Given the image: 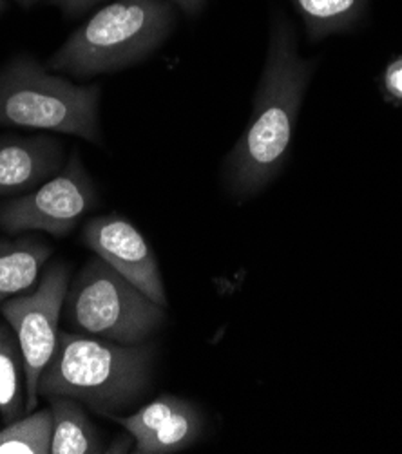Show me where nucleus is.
<instances>
[{"mask_svg": "<svg viewBox=\"0 0 402 454\" xmlns=\"http://www.w3.org/2000/svg\"><path fill=\"white\" fill-rule=\"evenodd\" d=\"M314 69L316 62L299 57L290 22L276 17L250 120L225 160L231 194L250 198L281 172Z\"/></svg>", "mask_w": 402, "mask_h": 454, "instance_id": "obj_1", "label": "nucleus"}, {"mask_svg": "<svg viewBox=\"0 0 402 454\" xmlns=\"http://www.w3.org/2000/svg\"><path fill=\"white\" fill-rule=\"evenodd\" d=\"M153 362V344H118L62 332L40 377L38 396H69L114 420L147 391Z\"/></svg>", "mask_w": 402, "mask_h": 454, "instance_id": "obj_2", "label": "nucleus"}, {"mask_svg": "<svg viewBox=\"0 0 402 454\" xmlns=\"http://www.w3.org/2000/svg\"><path fill=\"white\" fill-rule=\"evenodd\" d=\"M174 22V8L163 0H114L82 24L46 66L78 80L127 69L153 55Z\"/></svg>", "mask_w": 402, "mask_h": 454, "instance_id": "obj_3", "label": "nucleus"}, {"mask_svg": "<svg viewBox=\"0 0 402 454\" xmlns=\"http://www.w3.org/2000/svg\"><path fill=\"white\" fill-rule=\"evenodd\" d=\"M102 89L55 74L29 55L0 67V125L76 136L102 144Z\"/></svg>", "mask_w": 402, "mask_h": 454, "instance_id": "obj_4", "label": "nucleus"}, {"mask_svg": "<svg viewBox=\"0 0 402 454\" xmlns=\"http://www.w3.org/2000/svg\"><path fill=\"white\" fill-rule=\"evenodd\" d=\"M64 317L85 335L118 344H142L163 325L165 308L97 255L80 268L69 285Z\"/></svg>", "mask_w": 402, "mask_h": 454, "instance_id": "obj_5", "label": "nucleus"}, {"mask_svg": "<svg viewBox=\"0 0 402 454\" xmlns=\"http://www.w3.org/2000/svg\"><path fill=\"white\" fill-rule=\"evenodd\" d=\"M69 285V266L59 261L43 271L35 290L0 304V313L15 332L20 348L28 411L38 405L40 377L59 346L60 313Z\"/></svg>", "mask_w": 402, "mask_h": 454, "instance_id": "obj_6", "label": "nucleus"}, {"mask_svg": "<svg viewBox=\"0 0 402 454\" xmlns=\"http://www.w3.org/2000/svg\"><path fill=\"white\" fill-rule=\"evenodd\" d=\"M99 203L97 187L80 154L35 191L0 207V229L8 234L46 232L64 238Z\"/></svg>", "mask_w": 402, "mask_h": 454, "instance_id": "obj_7", "label": "nucleus"}, {"mask_svg": "<svg viewBox=\"0 0 402 454\" xmlns=\"http://www.w3.org/2000/svg\"><path fill=\"white\" fill-rule=\"evenodd\" d=\"M83 243L130 285L162 308L169 306L158 261L142 232L118 214L91 217L82 231Z\"/></svg>", "mask_w": 402, "mask_h": 454, "instance_id": "obj_8", "label": "nucleus"}, {"mask_svg": "<svg viewBox=\"0 0 402 454\" xmlns=\"http://www.w3.org/2000/svg\"><path fill=\"white\" fill-rule=\"evenodd\" d=\"M125 433L134 438L138 454H170L191 447L203 431L198 407L174 395H163L146 403L137 413L116 417Z\"/></svg>", "mask_w": 402, "mask_h": 454, "instance_id": "obj_9", "label": "nucleus"}, {"mask_svg": "<svg viewBox=\"0 0 402 454\" xmlns=\"http://www.w3.org/2000/svg\"><path fill=\"white\" fill-rule=\"evenodd\" d=\"M64 167V145L53 136L0 138V198L24 196Z\"/></svg>", "mask_w": 402, "mask_h": 454, "instance_id": "obj_10", "label": "nucleus"}, {"mask_svg": "<svg viewBox=\"0 0 402 454\" xmlns=\"http://www.w3.org/2000/svg\"><path fill=\"white\" fill-rule=\"evenodd\" d=\"M50 257V245L28 239L0 241V304L29 292Z\"/></svg>", "mask_w": 402, "mask_h": 454, "instance_id": "obj_11", "label": "nucleus"}, {"mask_svg": "<svg viewBox=\"0 0 402 454\" xmlns=\"http://www.w3.org/2000/svg\"><path fill=\"white\" fill-rule=\"evenodd\" d=\"M48 402L53 415L51 454L104 452L100 434L78 400L69 396H50Z\"/></svg>", "mask_w": 402, "mask_h": 454, "instance_id": "obj_12", "label": "nucleus"}, {"mask_svg": "<svg viewBox=\"0 0 402 454\" xmlns=\"http://www.w3.org/2000/svg\"><path fill=\"white\" fill-rule=\"evenodd\" d=\"M311 42L351 29L361 20L368 0H290Z\"/></svg>", "mask_w": 402, "mask_h": 454, "instance_id": "obj_13", "label": "nucleus"}, {"mask_svg": "<svg viewBox=\"0 0 402 454\" xmlns=\"http://www.w3.org/2000/svg\"><path fill=\"white\" fill-rule=\"evenodd\" d=\"M22 355L17 337L0 326V417L6 424L15 422L24 410L26 384Z\"/></svg>", "mask_w": 402, "mask_h": 454, "instance_id": "obj_14", "label": "nucleus"}, {"mask_svg": "<svg viewBox=\"0 0 402 454\" xmlns=\"http://www.w3.org/2000/svg\"><path fill=\"white\" fill-rule=\"evenodd\" d=\"M51 410H38L0 431V454H51Z\"/></svg>", "mask_w": 402, "mask_h": 454, "instance_id": "obj_15", "label": "nucleus"}, {"mask_svg": "<svg viewBox=\"0 0 402 454\" xmlns=\"http://www.w3.org/2000/svg\"><path fill=\"white\" fill-rule=\"evenodd\" d=\"M384 89L395 100H402V59L388 66L384 73Z\"/></svg>", "mask_w": 402, "mask_h": 454, "instance_id": "obj_16", "label": "nucleus"}, {"mask_svg": "<svg viewBox=\"0 0 402 454\" xmlns=\"http://www.w3.org/2000/svg\"><path fill=\"white\" fill-rule=\"evenodd\" d=\"M102 0H50V4L57 6L66 17H78L85 12L99 6Z\"/></svg>", "mask_w": 402, "mask_h": 454, "instance_id": "obj_17", "label": "nucleus"}, {"mask_svg": "<svg viewBox=\"0 0 402 454\" xmlns=\"http://www.w3.org/2000/svg\"><path fill=\"white\" fill-rule=\"evenodd\" d=\"M169 3H172L174 6L180 8L184 13L194 17L203 10L207 0H169Z\"/></svg>", "mask_w": 402, "mask_h": 454, "instance_id": "obj_18", "label": "nucleus"}, {"mask_svg": "<svg viewBox=\"0 0 402 454\" xmlns=\"http://www.w3.org/2000/svg\"><path fill=\"white\" fill-rule=\"evenodd\" d=\"M17 3L20 4V6H33L36 0H17Z\"/></svg>", "mask_w": 402, "mask_h": 454, "instance_id": "obj_19", "label": "nucleus"}, {"mask_svg": "<svg viewBox=\"0 0 402 454\" xmlns=\"http://www.w3.org/2000/svg\"><path fill=\"white\" fill-rule=\"evenodd\" d=\"M4 10V0H0V12Z\"/></svg>", "mask_w": 402, "mask_h": 454, "instance_id": "obj_20", "label": "nucleus"}]
</instances>
